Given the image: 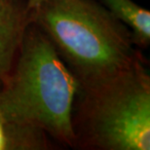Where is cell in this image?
<instances>
[{
    "label": "cell",
    "instance_id": "obj_1",
    "mask_svg": "<svg viewBox=\"0 0 150 150\" xmlns=\"http://www.w3.org/2000/svg\"><path fill=\"white\" fill-rule=\"evenodd\" d=\"M78 83L43 32L30 23L0 86V115L45 132L75 149L72 110Z\"/></svg>",
    "mask_w": 150,
    "mask_h": 150
},
{
    "label": "cell",
    "instance_id": "obj_2",
    "mask_svg": "<svg viewBox=\"0 0 150 150\" xmlns=\"http://www.w3.org/2000/svg\"><path fill=\"white\" fill-rule=\"evenodd\" d=\"M31 19L78 85L110 77L145 59L127 26L97 0H43L32 9Z\"/></svg>",
    "mask_w": 150,
    "mask_h": 150
},
{
    "label": "cell",
    "instance_id": "obj_3",
    "mask_svg": "<svg viewBox=\"0 0 150 150\" xmlns=\"http://www.w3.org/2000/svg\"><path fill=\"white\" fill-rule=\"evenodd\" d=\"M146 59L78 85L72 110L75 149L149 150L150 75Z\"/></svg>",
    "mask_w": 150,
    "mask_h": 150
},
{
    "label": "cell",
    "instance_id": "obj_4",
    "mask_svg": "<svg viewBox=\"0 0 150 150\" xmlns=\"http://www.w3.org/2000/svg\"><path fill=\"white\" fill-rule=\"evenodd\" d=\"M28 0H0V80L10 72L32 23Z\"/></svg>",
    "mask_w": 150,
    "mask_h": 150
},
{
    "label": "cell",
    "instance_id": "obj_5",
    "mask_svg": "<svg viewBox=\"0 0 150 150\" xmlns=\"http://www.w3.org/2000/svg\"><path fill=\"white\" fill-rule=\"evenodd\" d=\"M56 146L59 145L40 129L8 121L0 115V150H51Z\"/></svg>",
    "mask_w": 150,
    "mask_h": 150
},
{
    "label": "cell",
    "instance_id": "obj_6",
    "mask_svg": "<svg viewBox=\"0 0 150 150\" xmlns=\"http://www.w3.org/2000/svg\"><path fill=\"white\" fill-rule=\"evenodd\" d=\"M114 18L131 31L134 45L146 49L150 45V12L133 0H100Z\"/></svg>",
    "mask_w": 150,
    "mask_h": 150
},
{
    "label": "cell",
    "instance_id": "obj_7",
    "mask_svg": "<svg viewBox=\"0 0 150 150\" xmlns=\"http://www.w3.org/2000/svg\"><path fill=\"white\" fill-rule=\"evenodd\" d=\"M28 1L29 7H30L31 9H33L34 7H36L39 3H41L42 1H43V0H28Z\"/></svg>",
    "mask_w": 150,
    "mask_h": 150
},
{
    "label": "cell",
    "instance_id": "obj_8",
    "mask_svg": "<svg viewBox=\"0 0 150 150\" xmlns=\"http://www.w3.org/2000/svg\"><path fill=\"white\" fill-rule=\"evenodd\" d=\"M0 86H1V80H0Z\"/></svg>",
    "mask_w": 150,
    "mask_h": 150
}]
</instances>
